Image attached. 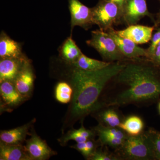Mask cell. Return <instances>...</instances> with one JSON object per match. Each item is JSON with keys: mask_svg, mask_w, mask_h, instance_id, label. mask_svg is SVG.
<instances>
[{"mask_svg": "<svg viewBox=\"0 0 160 160\" xmlns=\"http://www.w3.org/2000/svg\"><path fill=\"white\" fill-rule=\"evenodd\" d=\"M92 129L98 137L106 136L124 140L128 135L126 132L120 127H108L98 124Z\"/></svg>", "mask_w": 160, "mask_h": 160, "instance_id": "cell-23", "label": "cell"}, {"mask_svg": "<svg viewBox=\"0 0 160 160\" xmlns=\"http://www.w3.org/2000/svg\"><path fill=\"white\" fill-rule=\"evenodd\" d=\"M0 93L5 105L16 107L26 100L17 89L13 82L5 81L0 82Z\"/></svg>", "mask_w": 160, "mask_h": 160, "instance_id": "cell-15", "label": "cell"}, {"mask_svg": "<svg viewBox=\"0 0 160 160\" xmlns=\"http://www.w3.org/2000/svg\"><path fill=\"white\" fill-rule=\"evenodd\" d=\"M108 146L101 145L89 160H119L114 152H111Z\"/></svg>", "mask_w": 160, "mask_h": 160, "instance_id": "cell-25", "label": "cell"}, {"mask_svg": "<svg viewBox=\"0 0 160 160\" xmlns=\"http://www.w3.org/2000/svg\"><path fill=\"white\" fill-rule=\"evenodd\" d=\"M92 21L100 29L107 32L113 26L122 22V13L114 3L106 0H100L96 6L92 8Z\"/></svg>", "mask_w": 160, "mask_h": 160, "instance_id": "cell-5", "label": "cell"}, {"mask_svg": "<svg viewBox=\"0 0 160 160\" xmlns=\"http://www.w3.org/2000/svg\"><path fill=\"white\" fill-rule=\"evenodd\" d=\"M111 63L91 58L83 53L78 59L75 62L72 64L71 66L75 68L86 71H92L104 69Z\"/></svg>", "mask_w": 160, "mask_h": 160, "instance_id": "cell-21", "label": "cell"}, {"mask_svg": "<svg viewBox=\"0 0 160 160\" xmlns=\"http://www.w3.org/2000/svg\"><path fill=\"white\" fill-rule=\"evenodd\" d=\"M144 131L138 135H128L122 146L114 150L119 160H154Z\"/></svg>", "mask_w": 160, "mask_h": 160, "instance_id": "cell-3", "label": "cell"}, {"mask_svg": "<svg viewBox=\"0 0 160 160\" xmlns=\"http://www.w3.org/2000/svg\"><path fill=\"white\" fill-rule=\"evenodd\" d=\"M119 127L129 135H138L144 131L145 123L140 116L132 115L126 117Z\"/></svg>", "mask_w": 160, "mask_h": 160, "instance_id": "cell-20", "label": "cell"}, {"mask_svg": "<svg viewBox=\"0 0 160 160\" xmlns=\"http://www.w3.org/2000/svg\"><path fill=\"white\" fill-rule=\"evenodd\" d=\"M68 2L71 14V34L75 26L88 29L93 25L92 8L85 6L79 0H68Z\"/></svg>", "mask_w": 160, "mask_h": 160, "instance_id": "cell-7", "label": "cell"}, {"mask_svg": "<svg viewBox=\"0 0 160 160\" xmlns=\"http://www.w3.org/2000/svg\"><path fill=\"white\" fill-rule=\"evenodd\" d=\"M149 59L126 62V65L107 83L98 105L122 107L148 106L160 97V74Z\"/></svg>", "mask_w": 160, "mask_h": 160, "instance_id": "cell-1", "label": "cell"}, {"mask_svg": "<svg viewBox=\"0 0 160 160\" xmlns=\"http://www.w3.org/2000/svg\"><path fill=\"white\" fill-rule=\"evenodd\" d=\"M28 59L22 58H3L0 60V82L5 81L13 82L25 62Z\"/></svg>", "mask_w": 160, "mask_h": 160, "instance_id": "cell-13", "label": "cell"}, {"mask_svg": "<svg viewBox=\"0 0 160 160\" xmlns=\"http://www.w3.org/2000/svg\"><path fill=\"white\" fill-rule=\"evenodd\" d=\"M71 148L75 149L83 156L85 153V149H86V142L76 143V144L72 146Z\"/></svg>", "mask_w": 160, "mask_h": 160, "instance_id": "cell-30", "label": "cell"}, {"mask_svg": "<svg viewBox=\"0 0 160 160\" xmlns=\"http://www.w3.org/2000/svg\"><path fill=\"white\" fill-rule=\"evenodd\" d=\"M26 57L22 52L21 44L2 32L0 36V58H22Z\"/></svg>", "mask_w": 160, "mask_h": 160, "instance_id": "cell-16", "label": "cell"}, {"mask_svg": "<svg viewBox=\"0 0 160 160\" xmlns=\"http://www.w3.org/2000/svg\"><path fill=\"white\" fill-rule=\"evenodd\" d=\"M150 60L156 65H160V42L155 49L154 53Z\"/></svg>", "mask_w": 160, "mask_h": 160, "instance_id": "cell-29", "label": "cell"}, {"mask_svg": "<svg viewBox=\"0 0 160 160\" xmlns=\"http://www.w3.org/2000/svg\"><path fill=\"white\" fill-rule=\"evenodd\" d=\"M154 160H160V132L150 128L144 131Z\"/></svg>", "mask_w": 160, "mask_h": 160, "instance_id": "cell-24", "label": "cell"}, {"mask_svg": "<svg viewBox=\"0 0 160 160\" xmlns=\"http://www.w3.org/2000/svg\"><path fill=\"white\" fill-rule=\"evenodd\" d=\"M151 41L150 46L149 48L147 49L149 54V59L150 60L153 55L157 46L160 42V28L158 29L157 31L152 35Z\"/></svg>", "mask_w": 160, "mask_h": 160, "instance_id": "cell-28", "label": "cell"}, {"mask_svg": "<svg viewBox=\"0 0 160 160\" xmlns=\"http://www.w3.org/2000/svg\"><path fill=\"white\" fill-rule=\"evenodd\" d=\"M60 56L62 59L70 65L75 62L83 54L81 49L72 38H67L60 48Z\"/></svg>", "mask_w": 160, "mask_h": 160, "instance_id": "cell-19", "label": "cell"}, {"mask_svg": "<svg viewBox=\"0 0 160 160\" xmlns=\"http://www.w3.org/2000/svg\"><path fill=\"white\" fill-rule=\"evenodd\" d=\"M119 108L117 106L98 105L91 114L100 125L108 127H119L126 118Z\"/></svg>", "mask_w": 160, "mask_h": 160, "instance_id": "cell-8", "label": "cell"}, {"mask_svg": "<svg viewBox=\"0 0 160 160\" xmlns=\"http://www.w3.org/2000/svg\"><path fill=\"white\" fill-rule=\"evenodd\" d=\"M114 29L112 28L107 32L113 38L120 51L125 57L129 59H136L142 57L149 59L147 49L141 48L131 40L119 36L115 32Z\"/></svg>", "mask_w": 160, "mask_h": 160, "instance_id": "cell-12", "label": "cell"}, {"mask_svg": "<svg viewBox=\"0 0 160 160\" xmlns=\"http://www.w3.org/2000/svg\"><path fill=\"white\" fill-rule=\"evenodd\" d=\"M97 135L93 129H86L83 124L78 129H72L64 134L58 141L62 145H65L69 141H74L76 143L86 142L90 139L95 138Z\"/></svg>", "mask_w": 160, "mask_h": 160, "instance_id": "cell-18", "label": "cell"}, {"mask_svg": "<svg viewBox=\"0 0 160 160\" xmlns=\"http://www.w3.org/2000/svg\"><path fill=\"white\" fill-rule=\"evenodd\" d=\"M158 110H159V112L160 114V102L158 104Z\"/></svg>", "mask_w": 160, "mask_h": 160, "instance_id": "cell-32", "label": "cell"}, {"mask_svg": "<svg viewBox=\"0 0 160 160\" xmlns=\"http://www.w3.org/2000/svg\"><path fill=\"white\" fill-rule=\"evenodd\" d=\"M159 16L160 19V11L159 12Z\"/></svg>", "mask_w": 160, "mask_h": 160, "instance_id": "cell-33", "label": "cell"}, {"mask_svg": "<svg viewBox=\"0 0 160 160\" xmlns=\"http://www.w3.org/2000/svg\"><path fill=\"white\" fill-rule=\"evenodd\" d=\"M0 160H32L23 145H12L0 141Z\"/></svg>", "mask_w": 160, "mask_h": 160, "instance_id": "cell-17", "label": "cell"}, {"mask_svg": "<svg viewBox=\"0 0 160 160\" xmlns=\"http://www.w3.org/2000/svg\"><path fill=\"white\" fill-rule=\"evenodd\" d=\"M86 42L95 49L106 62H113L126 58L108 32L101 29L92 31L91 39Z\"/></svg>", "mask_w": 160, "mask_h": 160, "instance_id": "cell-4", "label": "cell"}, {"mask_svg": "<svg viewBox=\"0 0 160 160\" xmlns=\"http://www.w3.org/2000/svg\"><path fill=\"white\" fill-rule=\"evenodd\" d=\"M147 0H126L122 10V22L128 26L137 24L145 17L152 16L147 8Z\"/></svg>", "mask_w": 160, "mask_h": 160, "instance_id": "cell-6", "label": "cell"}, {"mask_svg": "<svg viewBox=\"0 0 160 160\" xmlns=\"http://www.w3.org/2000/svg\"><path fill=\"white\" fill-rule=\"evenodd\" d=\"M35 121L34 119L31 122L14 129L1 131V142L12 145H23V143L26 141L27 135L29 134V129Z\"/></svg>", "mask_w": 160, "mask_h": 160, "instance_id": "cell-14", "label": "cell"}, {"mask_svg": "<svg viewBox=\"0 0 160 160\" xmlns=\"http://www.w3.org/2000/svg\"></svg>", "mask_w": 160, "mask_h": 160, "instance_id": "cell-34", "label": "cell"}, {"mask_svg": "<svg viewBox=\"0 0 160 160\" xmlns=\"http://www.w3.org/2000/svg\"><path fill=\"white\" fill-rule=\"evenodd\" d=\"M101 146L98 140L96 141L95 138L90 139L86 142V148L83 157L89 160V158L94 153L97 149Z\"/></svg>", "mask_w": 160, "mask_h": 160, "instance_id": "cell-27", "label": "cell"}, {"mask_svg": "<svg viewBox=\"0 0 160 160\" xmlns=\"http://www.w3.org/2000/svg\"><path fill=\"white\" fill-rule=\"evenodd\" d=\"M73 94V89L71 84L65 82L58 83L55 89V97L58 102L63 104L71 102Z\"/></svg>", "mask_w": 160, "mask_h": 160, "instance_id": "cell-22", "label": "cell"}, {"mask_svg": "<svg viewBox=\"0 0 160 160\" xmlns=\"http://www.w3.org/2000/svg\"><path fill=\"white\" fill-rule=\"evenodd\" d=\"M98 141L101 145L106 146L115 150L122 146L124 140L111 137L102 136L98 137Z\"/></svg>", "mask_w": 160, "mask_h": 160, "instance_id": "cell-26", "label": "cell"}, {"mask_svg": "<svg viewBox=\"0 0 160 160\" xmlns=\"http://www.w3.org/2000/svg\"><path fill=\"white\" fill-rule=\"evenodd\" d=\"M35 76L30 60L28 59L13 83L20 94L27 100L30 98L34 87Z\"/></svg>", "mask_w": 160, "mask_h": 160, "instance_id": "cell-9", "label": "cell"}, {"mask_svg": "<svg viewBox=\"0 0 160 160\" xmlns=\"http://www.w3.org/2000/svg\"><path fill=\"white\" fill-rule=\"evenodd\" d=\"M108 2H111L114 3L118 6L122 13V10L123 7L125 5L126 0H106Z\"/></svg>", "mask_w": 160, "mask_h": 160, "instance_id": "cell-31", "label": "cell"}, {"mask_svg": "<svg viewBox=\"0 0 160 160\" xmlns=\"http://www.w3.org/2000/svg\"><path fill=\"white\" fill-rule=\"evenodd\" d=\"M25 148L32 160H46L56 154L47 145L46 141L33 132L31 137L26 140Z\"/></svg>", "mask_w": 160, "mask_h": 160, "instance_id": "cell-10", "label": "cell"}, {"mask_svg": "<svg viewBox=\"0 0 160 160\" xmlns=\"http://www.w3.org/2000/svg\"><path fill=\"white\" fill-rule=\"evenodd\" d=\"M126 65L125 61L112 62L104 69L86 71L73 67L70 84L73 94L69 109L72 122L80 120L82 123L87 116L97 108L99 100L107 83Z\"/></svg>", "mask_w": 160, "mask_h": 160, "instance_id": "cell-2", "label": "cell"}, {"mask_svg": "<svg viewBox=\"0 0 160 160\" xmlns=\"http://www.w3.org/2000/svg\"><path fill=\"white\" fill-rule=\"evenodd\" d=\"M154 26H143V25H130L122 30H116L115 32L119 36L128 39L136 44H146L151 41Z\"/></svg>", "mask_w": 160, "mask_h": 160, "instance_id": "cell-11", "label": "cell"}]
</instances>
